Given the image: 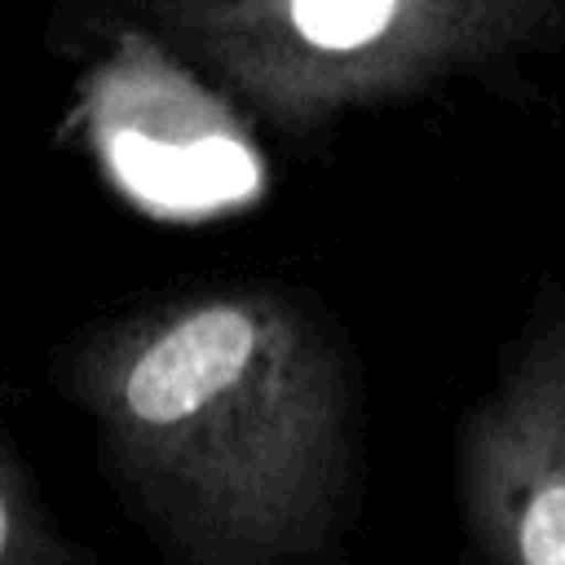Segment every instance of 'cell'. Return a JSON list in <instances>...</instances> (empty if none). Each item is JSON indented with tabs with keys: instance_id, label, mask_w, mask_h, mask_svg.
<instances>
[{
	"instance_id": "2",
	"label": "cell",
	"mask_w": 565,
	"mask_h": 565,
	"mask_svg": "<svg viewBox=\"0 0 565 565\" xmlns=\"http://www.w3.org/2000/svg\"><path fill=\"white\" fill-rule=\"evenodd\" d=\"M521 561L525 565H565V477H552L534 490L521 516Z\"/></svg>"
},
{
	"instance_id": "1",
	"label": "cell",
	"mask_w": 565,
	"mask_h": 565,
	"mask_svg": "<svg viewBox=\"0 0 565 565\" xmlns=\"http://www.w3.org/2000/svg\"><path fill=\"white\" fill-rule=\"evenodd\" d=\"M282 146L446 84L508 88L565 0H97Z\"/></svg>"
},
{
	"instance_id": "3",
	"label": "cell",
	"mask_w": 565,
	"mask_h": 565,
	"mask_svg": "<svg viewBox=\"0 0 565 565\" xmlns=\"http://www.w3.org/2000/svg\"><path fill=\"white\" fill-rule=\"evenodd\" d=\"M9 543V508H4V494H0V552Z\"/></svg>"
}]
</instances>
